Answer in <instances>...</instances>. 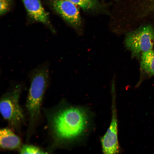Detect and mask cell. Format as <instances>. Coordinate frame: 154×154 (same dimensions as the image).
Here are the masks:
<instances>
[{"mask_svg": "<svg viewBox=\"0 0 154 154\" xmlns=\"http://www.w3.org/2000/svg\"><path fill=\"white\" fill-rule=\"evenodd\" d=\"M154 42V29L150 25L140 26L126 35V47L133 56H137L152 49Z\"/></svg>", "mask_w": 154, "mask_h": 154, "instance_id": "4", "label": "cell"}, {"mask_svg": "<svg viewBox=\"0 0 154 154\" xmlns=\"http://www.w3.org/2000/svg\"><path fill=\"white\" fill-rule=\"evenodd\" d=\"M86 111L78 107L62 108L56 112L52 119L53 131L56 138L60 141L76 139L84 133L88 124Z\"/></svg>", "mask_w": 154, "mask_h": 154, "instance_id": "1", "label": "cell"}, {"mask_svg": "<svg viewBox=\"0 0 154 154\" xmlns=\"http://www.w3.org/2000/svg\"><path fill=\"white\" fill-rule=\"evenodd\" d=\"M21 154H45L44 152L39 147L33 145H23L20 150Z\"/></svg>", "mask_w": 154, "mask_h": 154, "instance_id": "11", "label": "cell"}, {"mask_svg": "<svg viewBox=\"0 0 154 154\" xmlns=\"http://www.w3.org/2000/svg\"><path fill=\"white\" fill-rule=\"evenodd\" d=\"M29 16L34 21L45 24L48 23V14L40 0H21Z\"/></svg>", "mask_w": 154, "mask_h": 154, "instance_id": "7", "label": "cell"}, {"mask_svg": "<svg viewBox=\"0 0 154 154\" xmlns=\"http://www.w3.org/2000/svg\"><path fill=\"white\" fill-rule=\"evenodd\" d=\"M52 4L55 11L66 21L74 27L79 26L81 17L76 4L69 0H54Z\"/></svg>", "mask_w": 154, "mask_h": 154, "instance_id": "6", "label": "cell"}, {"mask_svg": "<svg viewBox=\"0 0 154 154\" xmlns=\"http://www.w3.org/2000/svg\"><path fill=\"white\" fill-rule=\"evenodd\" d=\"M141 69L150 75H154V50L152 49L141 54Z\"/></svg>", "mask_w": 154, "mask_h": 154, "instance_id": "9", "label": "cell"}, {"mask_svg": "<svg viewBox=\"0 0 154 154\" xmlns=\"http://www.w3.org/2000/svg\"><path fill=\"white\" fill-rule=\"evenodd\" d=\"M115 97V95H112V116L110 126L101 139L102 151L105 154H116L119 152L117 121Z\"/></svg>", "mask_w": 154, "mask_h": 154, "instance_id": "5", "label": "cell"}, {"mask_svg": "<svg viewBox=\"0 0 154 154\" xmlns=\"http://www.w3.org/2000/svg\"><path fill=\"white\" fill-rule=\"evenodd\" d=\"M49 64L45 62L31 70L29 77L30 87L28 95L27 107L32 121L39 114L45 92L49 81Z\"/></svg>", "mask_w": 154, "mask_h": 154, "instance_id": "2", "label": "cell"}, {"mask_svg": "<svg viewBox=\"0 0 154 154\" xmlns=\"http://www.w3.org/2000/svg\"><path fill=\"white\" fill-rule=\"evenodd\" d=\"M11 0H0V15L5 14L9 10Z\"/></svg>", "mask_w": 154, "mask_h": 154, "instance_id": "12", "label": "cell"}, {"mask_svg": "<svg viewBox=\"0 0 154 154\" xmlns=\"http://www.w3.org/2000/svg\"><path fill=\"white\" fill-rule=\"evenodd\" d=\"M80 6L84 10L94 9L97 7L99 3L97 0H69Z\"/></svg>", "mask_w": 154, "mask_h": 154, "instance_id": "10", "label": "cell"}, {"mask_svg": "<svg viewBox=\"0 0 154 154\" xmlns=\"http://www.w3.org/2000/svg\"><path fill=\"white\" fill-rule=\"evenodd\" d=\"M21 144L19 138L10 129L3 128L0 130V145L3 149H14L19 147Z\"/></svg>", "mask_w": 154, "mask_h": 154, "instance_id": "8", "label": "cell"}, {"mask_svg": "<svg viewBox=\"0 0 154 154\" xmlns=\"http://www.w3.org/2000/svg\"><path fill=\"white\" fill-rule=\"evenodd\" d=\"M22 86L20 84L13 86L4 94L0 101V111L3 118L13 126H17L24 119L19 104Z\"/></svg>", "mask_w": 154, "mask_h": 154, "instance_id": "3", "label": "cell"}]
</instances>
